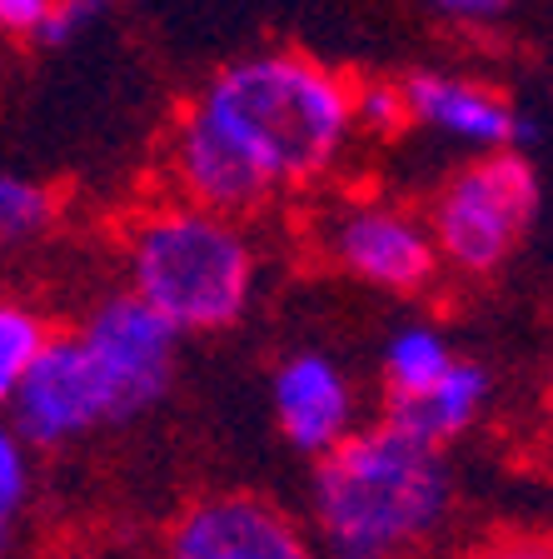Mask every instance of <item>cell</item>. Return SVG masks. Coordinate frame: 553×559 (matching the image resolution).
Masks as SVG:
<instances>
[{"label": "cell", "instance_id": "obj_1", "mask_svg": "<svg viewBox=\"0 0 553 559\" xmlns=\"http://www.w3.org/2000/svg\"><path fill=\"white\" fill-rule=\"evenodd\" d=\"M260 180L314 186L354 140V81L304 50H250L219 66L190 100Z\"/></svg>", "mask_w": 553, "mask_h": 559}, {"label": "cell", "instance_id": "obj_2", "mask_svg": "<svg viewBox=\"0 0 553 559\" xmlns=\"http://www.w3.org/2000/svg\"><path fill=\"white\" fill-rule=\"evenodd\" d=\"M454 475L444 450L394 419L354 430L314 460L310 514L324 559H409L449 520Z\"/></svg>", "mask_w": 553, "mask_h": 559}, {"label": "cell", "instance_id": "obj_3", "mask_svg": "<svg viewBox=\"0 0 553 559\" xmlns=\"http://www.w3.org/2000/svg\"><path fill=\"white\" fill-rule=\"evenodd\" d=\"M125 250V290L151 305L175 335H215L244 320L254 300V260L250 235L240 221L209 215L184 200H155L135 210L120 235Z\"/></svg>", "mask_w": 553, "mask_h": 559}, {"label": "cell", "instance_id": "obj_4", "mask_svg": "<svg viewBox=\"0 0 553 559\" xmlns=\"http://www.w3.org/2000/svg\"><path fill=\"white\" fill-rule=\"evenodd\" d=\"M539 195V170L519 151L473 155L459 170H449L424 215L438 265H454L459 275L498 270L533 230Z\"/></svg>", "mask_w": 553, "mask_h": 559}, {"label": "cell", "instance_id": "obj_5", "mask_svg": "<svg viewBox=\"0 0 553 559\" xmlns=\"http://www.w3.org/2000/svg\"><path fill=\"white\" fill-rule=\"evenodd\" d=\"M5 419L25 444L60 450L105 425H125V409H120L110 380L100 374V365L91 360V349L75 340V330H65V335H50V345L40 349V360L15 390Z\"/></svg>", "mask_w": 553, "mask_h": 559}, {"label": "cell", "instance_id": "obj_6", "mask_svg": "<svg viewBox=\"0 0 553 559\" xmlns=\"http://www.w3.org/2000/svg\"><path fill=\"white\" fill-rule=\"evenodd\" d=\"M320 245L335 270L384 295H419L438 275V250L424 215L389 200H349L329 210Z\"/></svg>", "mask_w": 553, "mask_h": 559}, {"label": "cell", "instance_id": "obj_7", "mask_svg": "<svg viewBox=\"0 0 553 559\" xmlns=\"http://www.w3.org/2000/svg\"><path fill=\"white\" fill-rule=\"evenodd\" d=\"M75 340L91 349V360L110 380L120 409H125V425L170 395L175 365H180V335L130 290L95 300L91 314L75 325Z\"/></svg>", "mask_w": 553, "mask_h": 559}, {"label": "cell", "instance_id": "obj_8", "mask_svg": "<svg viewBox=\"0 0 553 559\" xmlns=\"http://www.w3.org/2000/svg\"><path fill=\"white\" fill-rule=\"evenodd\" d=\"M165 559H320L314 535L269 495L209 489L165 530Z\"/></svg>", "mask_w": 553, "mask_h": 559}, {"label": "cell", "instance_id": "obj_9", "mask_svg": "<svg viewBox=\"0 0 553 559\" xmlns=\"http://www.w3.org/2000/svg\"><path fill=\"white\" fill-rule=\"evenodd\" d=\"M404 91V116L409 126L444 135L469 151H519L533 140V120L504 91L469 75H449V70H409L399 81Z\"/></svg>", "mask_w": 553, "mask_h": 559}, {"label": "cell", "instance_id": "obj_10", "mask_svg": "<svg viewBox=\"0 0 553 559\" xmlns=\"http://www.w3.org/2000/svg\"><path fill=\"white\" fill-rule=\"evenodd\" d=\"M269 409L289 444L310 460L354 435V384L324 349H294L269 374Z\"/></svg>", "mask_w": 553, "mask_h": 559}, {"label": "cell", "instance_id": "obj_11", "mask_svg": "<svg viewBox=\"0 0 553 559\" xmlns=\"http://www.w3.org/2000/svg\"><path fill=\"white\" fill-rule=\"evenodd\" d=\"M165 180L170 200L200 205L225 221H240L269 200V186L205 126L195 105H184L165 130Z\"/></svg>", "mask_w": 553, "mask_h": 559}, {"label": "cell", "instance_id": "obj_12", "mask_svg": "<svg viewBox=\"0 0 553 559\" xmlns=\"http://www.w3.org/2000/svg\"><path fill=\"white\" fill-rule=\"evenodd\" d=\"M489 395H494V374L479 360H464L459 355V360L449 365V374H444L429 395L409 400V405H389L384 419H394V425H404L409 435H419V440L444 450V444L459 440L473 419L484 415Z\"/></svg>", "mask_w": 553, "mask_h": 559}, {"label": "cell", "instance_id": "obj_13", "mask_svg": "<svg viewBox=\"0 0 553 559\" xmlns=\"http://www.w3.org/2000/svg\"><path fill=\"white\" fill-rule=\"evenodd\" d=\"M459 360L454 345L438 335L434 325H399L384 345V360H380V374H384V400L389 405H409V400L429 395L449 365Z\"/></svg>", "mask_w": 553, "mask_h": 559}, {"label": "cell", "instance_id": "obj_14", "mask_svg": "<svg viewBox=\"0 0 553 559\" xmlns=\"http://www.w3.org/2000/svg\"><path fill=\"white\" fill-rule=\"evenodd\" d=\"M60 190L21 170H0V255L31 250L60 225Z\"/></svg>", "mask_w": 553, "mask_h": 559}, {"label": "cell", "instance_id": "obj_15", "mask_svg": "<svg viewBox=\"0 0 553 559\" xmlns=\"http://www.w3.org/2000/svg\"><path fill=\"white\" fill-rule=\"evenodd\" d=\"M50 335L56 330H50V320L35 305L0 295V415L11 409L15 390L25 384V374L40 360V349L50 345Z\"/></svg>", "mask_w": 553, "mask_h": 559}, {"label": "cell", "instance_id": "obj_16", "mask_svg": "<svg viewBox=\"0 0 553 559\" xmlns=\"http://www.w3.org/2000/svg\"><path fill=\"white\" fill-rule=\"evenodd\" d=\"M354 126L369 130V135H399V130L409 126L399 81H389V75H364V81H354Z\"/></svg>", "mask_w": 553, "mask_h": 559}, {"label": "cell", "instance_id": "obj_17", "mask_svg": "<svg viewBox=\"0 0 553 559\" xmlns=\"http://www.w3.org/2000/svg\"><path fill=\"white\" fill-rule=\"evenodd\" d=\"M25 495H31V444L0 415V514L15 520L25 510Z\"/></svg>", "mask_w": 553, "mask_h": 559}, {"label": "cell", "instance_id": "obj_18", "mask_svg": "<svg viewBox=\"0 0 553 559\" xmlns=\"http://www.w3.org/2000/svg\"><path fill=\"white\" fill-rule=\"evenodd\" d=\"M110 5H116V0H50V15H46V25L35 31V46H46V50L70 46V40L85 35L95 21H105Z\"/></svg>", "mask_w": 553, "mask_h": 559}, {"label": "cell", "instance_id": "obj_19", "mask_svg": "<svg viewBox=\"0 0 553 559\" xmlns=\"http://www.w3.org/2000/svg\"><path fill=\"white\" fill-rule=\"evenodd\" d=\"M469 559H553V535L549 530H508L479 545Z\"/></svg>", "mask_w": 553, "mask_h": 559}, {"label": "cell", "instance_id": "obj_20", "mask_svg": "<svg viewBox=\"0 0 553 559\" xmlns=\"http://www.w3.org/2000/svg\"><path fill=\"white\" fill-rule=\"evenodd\" d=\"M50 0H0V35L11 40H35V31L46 25Z\"/></svg>", "mask_w": 553, "mask_h": 559}, {"label": "cell", "instance_id": "obj_21", "mask_svg": "<svg viewBox=\"0 0 553 559\" xmlns=\"http://www.w3.org/2000/svg\"><path fill=\"white\" fill-rule=\"evenodd\" d=\"M424 5L454 25H489L508 11V0H424Z\"/></svg>", "mask_w": 553, "mask_h": 559}, {"label": "cell", "instance_id": "obj_22", "mask_svg": "<svg viewBox=\"0 0 553 559\" xmlns=\"http://www.w3.org/2000/svg\"><path fill=\"white\" fill-rule=\"evenodd\" d=\"M11 545H15V520H5V514H0V559L11 555Z\"/></svg>", "mask_w": 553, "mask_h": 559}, {"label": "cell", "instance_id": "obj_23", "mask_svg": "<svg viewBox=\"0 0 553 559\" xmlns=\"http://www.w3.org/2000/svg\"><path fill=\"white\" fill-rule=\"evenodd\" d=\"M543 405H549V419H553V370H549V390H543Z\"/></svg>", "mask_w": 553, "mask_h": 559}, {"label": "cell", "instance_id": "obj_24", "mask_svg": "<svg viewBox=\"0 0 553 559\" xmlns=\"http://www.w3.org/2000/svg\"><path fill=\"white\" fill-rule=\"evenodd\" d=\"M409 559H414V555H409Z\"/></svg>", "mask_w": 553, "mask_h": 559}]
</instances>
